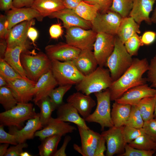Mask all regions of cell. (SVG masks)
Segmentation results:
<instances>
[{
	"instance_id": "60",
	"label": "cell",
	"mask_w": 156,
	"mask_h": 156,
	"mask_svg": "<svg viewBox=\"0 0 156 156\" xmlns=\"http://www.w3.org/2000/svg\"><path fill=\"white\" fill-rule=\"evenodd\" d=\"M8 83L5 79L2 76L0 75V88L6 86L8 85Z\"/></svg>"
},
{
	"instance_id": "26",
	"label": "cell",
	"mask_w": 156,
	"mask_h": 156,
	"mask_svg": "<svg viewBox=\"0 0 156 156\" xmlns=\"http://www.w3.org/2000/svg\"><path fill=\"white\" fill-rule=\"evenodd\" d=\"M57 111V118L65 122L74 123L77 127L89 129L85 119L79 115L77 110L70 104L63 103L59 106Z\"/></svg>"
},
{
	"instance_id": "44",
	"label": "cell",
	"mask_w": 156,
	"mask_h": 156,
	"mask_svg": "<svg viewBox=\"0 0 156 156\" xmlns=\"http://www.w3.org/2000/svg\"><path fill=\"white\" fill-rule=\"evenodd\" d=\"M142 128L146 133L156 143V118L144 121Z\"/></svg>"
},
{
	"instance_id": "12",
	"label": "cell",
	"mask_w": 156,
	"mask_h": 156,
	"mask_svg": "<svg viewBox=\"0 0 156 156\" xmlns=\"http://www.w3.org/2000/svg\"><path fill=\"white\" fill-rule=\"evenodd\" d=\"M45 53L51 60L64 62L72 61L79 55L81 50L66 42H60L47 45Z\"/></svg>"
},
{
	"instance_id": "32",
	"label": "cell",
	"mask_w": 156,
	"mask_h": 156,
	"mask_svg": "<svg viewBox=\"0 0 156 156\" xmlns=\"http://www.w3.org/2000/svg\"><path fill=\"white\" fill-rule=\"evenodd\" d=\"M99 9L97 5H91L83 1L74 10L81 18L91 22L96 16Z\"/></svg>"
},
{
	"instance_id": "48",
	"label": "cell",
	"mask_w": 156,
	"mask_h": 156,
	"mask_svg": "<svg viewBox=\"0 0 156 156\" xmlns=\"http://www.w3.org/2000/svg\"><path fill=\"white\" fill-rule=\"evenodd\" d=\"M10 30L6 16L1 14L0 16V37L1 39L6 40Z\"/></svg>"
},
{
	"instance_id": "52",
	"label": "cell",
	"mask_w": 156,
	"mask_h": 156,
	"mask_svg": "<svg viewBox=\"0 0 156 156\" xmlns=\"http://www.w3.org/2000/svg\"><path fill=\"white\" fill-rule=\"evenodd\" d=\"M71 139V137L69 135L66 136L64 138L63 144L58 150H57L53 156H66L65 153L66 147L70 141Z\"/></svg>"
},
{
	"instance_id": "5",
	"label": "cell",
	"mask_w": 156,
	"mask_h": 156,
	"mask_svg": "<svg viewBox=\"0 0 156 156\" xmlns=\"http://www.w3.org/2000/svg\"><path fill=\"white\" fill-rule=\"evenodd\" d=\"M39 113L35 112L32 104L18 103L11 109L0 113V124L21 129L25 121L35 117Z\"/></svg>"
},
{
	"instance_id": "35",
	"label": "cell",
	"mask_w": 156,
	"mask_h": 156,
	"mask_svg": "<svg viewBox=\"0 0 156 156\" xmlns=\"http://www.w3.org/2000/svg\"><path fill=\"white\" fill-rule=\"evenodd\" d=\"M132 6L133 0H113L109 10L124 18L129 16Z\"/></svg>"
},
{
	"instance_id": "53",
	"label": "cell",
	"mask_w": 156,
	"mask_h": 156,
	"mask_svg": "<svg viewBox=\"0 0 156 156\" xmlns=\"http://www.w3.org/2000/svg\"><path fill=\"white\" fill-rule=\"evenodd\" d=\"M105 143L106 141L105 139L101 136L95 153V156H105L104 153L107 150V148L105 145Z\"/></svg>"
},
{
	"instance_id": "40",
	"label": "cell",
	"mask_w": 156,
	"mask_h": 156,
	"mask_svg": "<svg viewBox=\"0 0 156 156\" xmlns=\"http://www.w3.org/2000/svg\"><path fill=\"white\" fill-rule=\"evenodd\" d=\"M124 44L127 51L131 56L137 55L140 47L144 45L141 36L137 34L129 38Z\"/></svg>"
},
{
	"instance_id": "42",
	"label": "cell",
	"mask_w": 156,
	"mask_h": 156,
	"mask_svg": "<svg viewBox=\"0 0 156 156\" xmlns=\"http://www.w3.org/2000/svg\"><path fill=\"white\" fill-rule=\"evenodd\" d=\"M154 150H142L133 148L128 144H126L124 152L119 156H152L155 153Z\"/></svg>"
},
{
	"instance_id": "20",
	"label": "cell",
	"mask_w": 156,
	"mask_h": 156,
	"mask_svg": "<svg viewBox=\"0 0 156 156\" xmlns=\"http://www.w3.org/2000/svg\"><path fill=\"white\" fill-rule=\"evenodd\" d=\"M83 156H95L101 134L90 129L77 127Z\"/></svg>"
},
{
	"instance_id": "33",
	"label": "cell",
	"mask_w": 156,
	"mask_h": 156,
	"mask_svg": "<svg viewBox=\"0 0 156 156\" xmlns=\"http://www.w3.org/2000/svg\"><path fill=\"white\" fill-rule=\"evenodd\" d=\"M155 96L145 98L136 105L138 108L144 121L154 117Z\"/></svg>"
},
{
	"instance_id": "58",
	"label": "cell",
	"mask_w": 156,
	"mask_h": 156,
	"mask_svg": "<svg viewBox=\"0 0 156 156\" xmlns=\"http://www.w3.org/2000/svg\"><path fill=\"white\" fill-rule=\"evenodd\" d=\"M9 144L3 143L0 145V156H4L6 153Z\"/></svg>"
},
{
	"instance_id": "2",
	"label": "cell",
	"mask_w": 156,
	"mask_h": 156,
	"mask_svg": "<svg viewBox=\"0 0 156 156\" xmlns=\"http://www.w3.org/2000/svg\"><path fill=\"white\" fill-rule=\"evenodd\" d=\"M113 81L109 69L99 66L93 72L85 76L75 88L77 91L90 95L108 88Z\"/></svg>"
},
{
	"instance_id": "51",
	"label": "cell",
	"mask_w": 156,
	"mask_h": 156,
	"mask_svg": "<svg viewBox=\"0 0 156 156\" xmlns=\"http://www.w3.org/2000/svg\"><path fill=\"white\" fill-rule=\"evenodd\" d=\"M35 0H13V7L17 8L31 7Z\"/></svg>"
},
{
	"instance_id": "46",
	"label": "cell",
	"mask_w": 156,
	"mask_h": 156,
	"mask_svg": "<svg viewBox=\"0 0 156 156\" xmlns=\"http://www.w3.org/2000/svg\"><path fill=\"white\" fill-rule=\"evenodd\" d=\"M113 0H84L85 2L91 5H97L99 7V12L104 13L109 10Z\"/></svg>"
},
{
	"instance_id": "29",
	"label": "cell",
	"mask_w": 156,
	"mask_h": 156,
	"mask_svg": "<svg viewBox=\"0 0 156 156\" xmlns=\"http://www.w3.org/2000/svg\"><path fill=\"white\" fill-rule=\"evenodd\" d=\"M31 7L44 18L65 8L64 0H35Z\"/></svg>"
},
{
	"instance_id": "38",
	"label": "cell",
	"mask_w": 156,
	"mask_h": 156,
	"mask_svg": "<svg viewBox=\"0 0 156 156\" xmlns=\"http://www.w3.org/2000/svg\"><path fill=\"white\" fill-rule=\"evenodd\" d=\"M72 86L71 85L59 86L51 92L49 96L57 109L63 103V99L64 95Z\"/></svg>"
},
{
	"instance_id": "6",
	"label": "cell",
	"mask_w": 156,
	"mask_h": 156,
	"mask_svg": "<svg viewBox=\"0 0 156 156\" xmlns=\"http://www.w3.org/2000/svg\"><path fill=\"white\" fill-rule=\"evenodd\" d=\"M97 100V105L94 112L85 120L88 122L99 124L101 130L105 128L114 126L111 117L110 95L109 88L104 91L94 93Z\"/></svg>"
},
{
	"instance_id": "10",
	"label": "cell",
	"mask_w": 156,
	"mask_h": 156,
	"mask_svg": "<svg viewBox=\"0 0 156 156\" xmlns=\"http://www.w3.org/2000/svg\"><path fill=\"white\" fill-rule=\"evenodd\" d=\"M116 35L97 33L93 45V52L99 66H106L107 60L114 49Z\"/></svg>"
},
{
	"instance_id": "55",
	"label": "cell",
	"mask_w": 156,
	"mask_h": 156,
	"mask_svg": "<svg viewBox=\"0 0 156 156\" xmlns=\"http://www.w3.org/2000/svg\"><path fill=\"white\" fill-rule=\"evenodd\" d=\"M13 0H0L1 10L7 11L11 9L13 7Z\"/></svg>"
},
{
	"instance_id": "39",
	"label": "cell",
	"mask_w": 156,
	"mask_h": 156,
	"mask_svg": "<svg viewBox=\"0 0 156 156\" xmlns=\"http://www.w3.org/2000/svg\"><path fill=\"white\" fill-rule=\"evenodd\" d=\"M122 131L125 141L129 144L140 135L145 133L143 128H136L125 125L121 127Z\"/></svg>"
},
{
	"instance_id": "49",
	"label": "cell",
	"mask_w": 156,
	"mask_h": 156,
	"mask_svg": "<svg viewBox=\"0 0 156 156\" xmlns=\"http://www.w3.org/2000/svg\"><path fill=\"white\" fill-rule=\"evenodd\" d=\"M144 45H149L153 43L156 39V32L152 31H145L141 36Z\"/></svg>"
},
{
	"instance_id": "18",
	"label": "cell",
	"mask_w": 156,
	"mask_h": 156,
	"mask_svg": "<svg viewBox=\"0 0 156 156\" xmlns=\"http://www.w3.org/2000/svg\"><path fill=\"white\" fill-rule=\"evenodd\" d=\"M66 101L77 110L84 119L91 114L92 108L96 105L95 101L90 95L79 91L69 95Z\"/></svg>"
},
{
	"instance_id": "31",
	"label": "cell",
	"mask_w": 156,
	"mask_h": 156,
	"mask_svg": "<svg viewBox=\"0 0 156 156\" xmlns=\"http://www.w3.org/2000/svg\"><path fill=\"white\" fill-rule=\"evenodd\" d=\"M36 105L40 109L39 118L43 127L47 125L51 117L52 112L57 108L49 96L42 99Z\"/></svg>"
},
{
	"instance_id": "63",
	"label": "cell",
	"mask_w": 156,
	"mask_h": 156,
	"mask_svg": "<svg viewBox=\"0 0 156 156\" xmlns=\"http://www.w3.org/2000/svg\"><path fill=\"white\" fill-rule=\"evenodd\" d=\"M154 150L155 151V152H156V146H155Z\"/></svg>"
},
{
	"instance_id": "22",
	"label": "cell",
	"mask_w": 156,
	"mask_h": 156,
	"mask_svg": "<svg viewBox=\"0 0 156 156\" xmlns=\"http://www.w3.org/2000/svg\"><path fill=\"white\" fill-rule=\"evenodd\" d=\"M35 22L34 19L25 21L10 29L6 39L7 48H13L27 42L28 30L35 24Z\"/></svg>"
},
{
	"instance_id": "3",
	"label": "cell",
	"mask_w": 156,
	"mask_h": 156,
	"mask_svg": "<svg viewBox=\"0 0 156 156\" xmlns=\"http://www.w3.org/2000/svg\"><path fill=\"white\" fill-rule=\"evenodd\" d=\"M132 57L127 51L124 44L116 35L114 49L107 60L106 66L113 81L120 77L130 66L133 61Z\"/></svg>"
},
{
	"instance_id": "16",
	"label": "cell",
	"mask_w": 156,
	"mask_h": 156,
	"mask_svg": "<svg viewBox=\"0 0 156 156\" xmlns=\"http://www.w3.org/2000/svg\"><path fill=\"white\" fill-rule=\"evenodd\" d=\"M49 17L60 19L66 29L73 27H79L86 29H92L91 22L81 18L74 10L65 8L52 13Z\"/></svg>"
},
{
	"instance_id": "25",
	"label": "cell",
	"mask_w": 156,
	"mask_h": 156,
	"mask_svg": "<svg viewBox=\"0 0 156 156\" xmlns=\"http://www.w3.org/2000/svg\"><path fill=\"white\" fill-rule=\"evenodd\" d=\"M77 69L84 76L94 71L98 64L92 50L81 51L77 57L71 61Z\"/></svg>"
},
{
	"instance_id": "34",
	"label": "cell",
	"mask_w": 156,
	"mask_h": 156,
	"mask_svg": "<svg viewBox=\"0 0 156 156\" xmlns=\"http://www.w3.org/2000/svg\"><path fill=\"white\" fill-rule=\"evenodd\" d=\"M0 103L5 111L11 109L18 103L11 89L7 86L0 88Z\"/></svg>"
},
{
	"instance_id": "59",
	"label": "cell",
	"mask_w": 156,
	"mask_h": 156,
	"mask_svg": "<svg viewBox=\"0 0 156 156\" xmlns=\"http://www.w3.org/2000/svg\"><path fill=\"white\" fill-rule=\"evenodd\" d=\"M155 3V7L153 10L152 15L150 17V20L152 23L156 24V0Z\"/></svg>"
},
{
	"instance_id": "19",
	"label": "cell",
	"mask_w": 156,
	"mask_h": 156,
	"mask_svg": "<svg viewBox=\"0 0 156 156\" xmlns=\"http://www.w3.org/2000/svg\"><path fill=\"white\" fill-rule=\"evenodd\" d=\"M42 127L39 113L35 117L28 120L25 126L21 129L14 126L9 127L8 133L16 136L18 143H22L33 139L36 132Z\"/></svg>"
},
{
	"instance_id": "13",
	"label": "cell",
	"mask_w": 156,
	"mask_h": 156,
	"mask_svg": "<svg viewBox=\"0 0 156 156\" xmlns=\"http://www.w3.org/2000/svg\"><path fill=\"white\" fill-rule=\"evenodd\" d=\"M36 83L30 80L17 79L8 83L6 86L11 89L18 103H27L34 97L33 89Z\"/></svg>"
},
{
	"instance_id": "41",
	"label": "cell",
	"mask_w": 156,
	"mask_h": 156,
	"mask_svg": "<svg viewBox=\"0 0 156 156\" xmlns=\"http://www.w3.org/2000/svg\"><path fill=\"white\" fill-rule=\"evenodd\" d=\"M144 121L136 105H132L128 120L125 125L136 128H142Z\"/></svg>"
},
{
	"instance_id": "61",
	"label": "cell",
	"mask_w": 156,
	"mask_h": 156,
	"mask_svg": "<svg viewBox=\"0 0 156 156\" xmlns=\"http://www.w3.org/2000/svg\"><path fill=\"white\" fill-rule=\"evenodd\" d=\"M33 156L27 151H23L20 155V156Z\"/></svg>"
},
{
	"instance_id": "21",
	"label": "cell",
	"mask_w": 156,
	"mask_h": 156,
	"mask_svg": "<svg viewBox=\"0 0 156 156\" xmlns=\"http://www.w3.org/2000/svg\"><path fill=\"white\" fill-rule=\"evenodd\" d=\"M58 84L51 70L41 76L36 83L33 89V101L36 104L42 99L49 96Z\"/></svg>"
},
{
	"instance_id": "17",
	"label": "cell",
	"mask_w": 156,
	"mask_h": 156,
	"mask_svg": "<svg viewBox=\"0 0 156 156\" xmlns=\"http://www.w3.org/2000/svg\"><path fill=\"white\" fill-rule=\"evenodd\" d=\"M6 12L9 30L19 23L34 18L41 21L43 18L37 10L32 7L17 8L13 7Z\"/></svg>"
},
{
	"instance_id": "62",
	"label": "cell",
	"mask_w": 156,
	"mask_h": 156,
	"mask_svg": "<svg viewBox=\"0 0 156 156\" xmlns=\"http://www.w3.org/2000/svg\"><path fill=\"white\" fill-rule=\"evenodd\" d=\"M156 98V101L155 107L154 112V117L156 118V94L155 96Z\"/></svg>"
},
{
	"instance_id": "24",
	"label": "cell",
	"mask_w": 156,
	"mask_h": 156,
	"mask_svg": "<svg viewBox=\"0 0 156 156\" xmlns=\"http://www.w3.org/2000/svg\"><path fill=\"white\" fill-rule=\"evenodd\" d=\"M28 41L12 48H7L4 59L22 77L29 80L27 77L20 60V55L29 47Z\"/></svg>"
},
{
	"instance_id": "37",
	"label": "cell",
	"mask_w": 156,
	"mask_h": 156,
	"mask_svg": "<svg viewBox=\"0 0 156 156\" xmlns=\"http://www.w3.org/2000/svg\"><path fill=\"white\" fill-rule=\"evenodd\" d=\"M0 75L5 79L7 83L17 79H24L3 58H0Z\"/></svg>"
},
{
	"instance_id": "8",
	"label": "cell",
	"mask_w": 156,
	"mask_h": 156,
	"mask_svg": "<svg viewBox=\"0 0 156 156\" xmlns=\"http://www.w3.org/2000/svg\"><path fill=\"white\" fill-rule=\"evenodd\" d=\"M97 33L92 29L73 27L66 29V42L81 50H92Z\"/></svg>"
},
{
	"instance_id": "7",
	"label": "cell",
	"mask_w": 156,
	"mask_h": 156,
	"mask_svg": "<svg viewBox=\"0 0 156 156\" xmlns=\"http://www.w3.org/2000/svg\"><path fill=\"white\" fill-rule=\"evenodd\" d=\"M51 70L59 86L76 85L85 76L76 68L71 61L51 60Z\"/></svg>"
},
{
	"instance_id": "1",
	"label": "cell",
	"mask_w": 156,
	"mask_h": 156,
	"mask_svg": "<svg viewBox=\"0 0 156 156\" xmlns=\"http://www.w3.org/2000/svg\"><path fill=\"white\" fill-rule=\"evenodd\" d=\"M149 64L146 58L133 59L130 66L118 79L113 81L108 88L111 101L120 97L129 89L146 83V78L143 75L147 71Z\"/></svg>"
},
{
	"instance_id": "45",
	"label": "cell",
	"mask_w": 156,
	"mask_h": 156,
	"mask_svg": "<svg viewBox=\"0 0 156 156\" xmlns=\"http://www.w3.org/2000/svg\"><path fill=\"white\" fill-rule=\"evenodd\" d=\"M0 143H7L13 145L18 144L16 136L6 132L4 129V126L0 125Z\"/></svg>"
},
{
	"instance_id": "9",
	"label": "cell",
	"mask_w": 156,
	"mask_h": 156,
	"mask_svg": "<svg viewBox=\"0 0 156 156\" xmlns=\"http://www.w3.org/2000/svg\"><path fill=\"white\" fill-rule=\"evenodd\" d=\"M122 18L119 14L110 10L104 13L98 12L91 22V29L97 33L116 35Z\"/></svg>"
},
{
	"instance_id": "27",
	"label": "cell",
	"mask_w": 156,
	"mask_h": 156,
	"mask_svg": "<svg viewBox=\"0 0 156 156\" xmlns=\"http://www.w3.org/2000/svg\"><path fill=\"white\" fill-rule=\"evenodd\" d=\"M140 25L131 17L122 18L116 35L124 44L135 34H140Z\"/></svg>"
},
{
	"instance_id": "47",
	"label": "cell",
	"mask_w": 156,
	"mask_h": 156,
	"mask_svg": "<svg viewBox=\"0 0 156 156\" xmlns=\"http://www.w3.org/2000/svg\"><path fill=\"white\" fill-rule=\"evenodd\" d=\"M28 146V145L25 142L18 143L9 148L4 156H20L21 154L23 151V149Z\"/></svg>"
},
{
	"instance_id": "15",
	"label": "cell",
	"mask_w": 156,
	"mask_h": 156,
	"mask_svg": "<svg viewBox=\"0 0 156 156\" xmlns=\"http://www.w3.org/2000/svg\"><path fill=\"white\" fill-rule=\"evenodd\" d=\"M76 129L75 127L70 125L69 123L51 117L42 129L36 132L35 136L38 137L42 140L47 137L54 135L62 136L72 133Z\"/></svg>"
},
{
	"instance_id": "23",
	"label": "cell",
	"mask_w": 156,
	"mask_h": 156,
	"mask_svg": "<svg viewBox=\"0 0 156 156\" xmlns=\"http://www.w3.org/2000/svg\"><path fill=\"white\" fill-rule=\"evenodd\" d=\"M156 0H133V6L129 16L140 25L143 21L148 25L151 22L149 15Z\"/></svg>"
},
{
	"instance_id": "36",
	"label": "cell",
	"mask_w": 156,
	"mask_h": 156,
	"mask_svg": "<svg viewBox=\"0 0 156 156\" xmlns=\"http://www.w3.org/2000/svg\"><path fill=\"white\" fill-rule=\"evenodd\" d=\"M128 144L133 148L144 151L154 150L156 145V143L146 133Z\"/></svg>"
},
{
	"instance_id": "30",
	"label": "cell",
	"mask_w": 156,
	"mask_h": 156,
	"mask_svg": "<svg viewBox=\"0 0 156 156\" xmlns=\"http://www.w3.org/2000/svg\"><path fill=\"white\" fill-rule=\"evenodd\" d=\"M62 136L60 135H54L42 140L41 144L38 147L40 155L53 156L57 150V147Z\"/></svg>"
},
{
	"instance_id": "56",
	"label": "cell",
	"mask_w": 156,
	"mask_h": 156,
	"mask_svg": "<svg viewBox=\"0 0 156 156\" xmlns=\"http://www.w3.org/2000/svg\"><path fill=\"white\" fill-rule=\"evenodd\" d=\"M38 36V33L36 29L31 27L28 30L27 36L34 44Z\"/></svg>"
},
{
	"instance_id": "57",
	"label": "cell",
	"mask_w": 156,
	"mask_h": 156,
	"mask_svg": "<svg viewBox=\"0 0 156 156\" xmlns=\"http://www.w3.org/2000/svg\"><path fill=\"white\" fill-rule=\"evenodd\" d=\"M5 39H1L0 43V58L4 59L8 46Z\"/></svg>"
},
{
	"instance_id": "28",
	"label": "cell",
	"mask_w": 156,
	"mask_h": 156,
	"mask_svg": "<svg viewBox=\"0 0 156 156\" xmlns=\"http://www.w3.org/2000/svg\"><path fill=\"white\" fill-rule=\"evenodd\" d=\"M131 105L118 103H113L111 111V117L114 126L121 127L125 125L129 119Z\"/></svg>"
},
{
	"instance_id": "4",
	"label": "cell",
	"mask_w": 156,
	"mask_h": 156,
	"mask_svg": "<svg viewBox=\"0 0 156 156\" xmlns=\"http://www.w3.org/2000/svg\"><path fill=\"white\" fill-rule=\"evenodd\" d=\"M26 52L21 54V65L27 78L36 82L41 76L51 70V61L43 53L31 55Z\"/></svg>"
},
{
	"instance_id": "14",
	"label": "cell",
	"mask_w": 156,
	"mask_h": 156,
	"mask_svg": "<svg viewBox=\"0 0 156 156\" xmlns=\"http://www.w3.org/2000/svg\"><path fill=\"white\" fill-rule=\"evenodd\" d=\"M156 94V90L146 83L129 89L114 101L131 106L136 105L142 99L154 96Z\"/></svg>"
},
{
	"instance_id": "11",
	"label": "cell",
	"mask_w": 156,
	"mask_h": 156,
	"mask_svg": "<svg viewBox=\"0 0 156 156\" xmlns=\"http://www.w3.org/2000/svg\"><path fill=\"white\" fill-rule=\"evenodd\" d=\"M101 135L105 139L107 144L106 155L112 156L123 153L126 144L124 140L121 127L114 126L103 131Z\"/></svg>"
},
{
	"instance_id": "54",
	"label": "cell",
	"mask_w": 156,
	"mask_h": 156,
	"mask_svg": "<svg viewBox=\"0 0 156 156\" xmlns=\"http://www.w3.org/2000/svg\"><path fill=\"white\" fill-rule=\"evenodd\" d=\"M84 0H64L65 8L75 10L79 4Z\"/></svg>"
},
{
	"instance_id": "50",
	"label": "cell",
	"mask_w": 156,
	"mask_h": 156,
	"mask_svg": "<svg viewBox=\"0 0 156 156\" xmlns=\"http://www.w3.org/2000/svg\"><path fill=\"white\" fill-rule=\"evenodd\" d=\"M49 33L51 38L57 39L62 36L63 31L60 25L56 24L53 25L50 27Z\"/></svg>"
},
{
	"instance_id": "43",
	"label": "cell",
	"mask_w": 156,
	"mask_h": 156,
	"mask_svg": "<svg viewBox=\"0 0 156 156\" xmlns=\"http://www.w3.org/2000/svg\"><path fill=\"white\" fill-rule=\"evenodd\" d=\"M146 78L147 81L151 83V87L156 90V54L149 64Z\"/></svg>"
}]
</instances>
